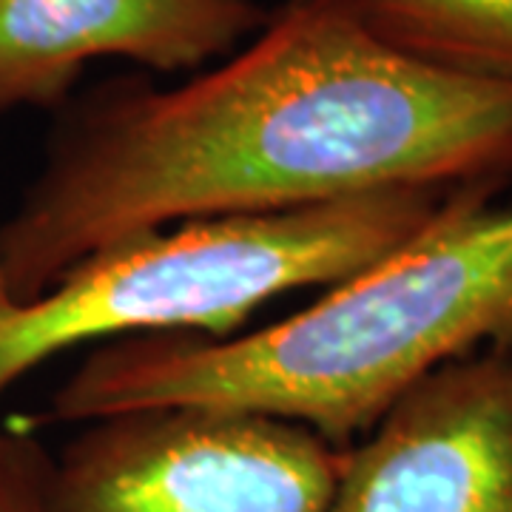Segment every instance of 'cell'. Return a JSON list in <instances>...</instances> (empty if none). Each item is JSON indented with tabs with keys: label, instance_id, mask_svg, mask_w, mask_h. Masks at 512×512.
I'll use <instances>...</instances> for the list:
<instances>
[{
	"label": "cell",
	"instance_id": "8",
	"mask_svg": "<svg viewBox=\"0 0 512 512\" xmlns=\"http://www.w3.org/2000/svg\"><path fill=\"white\" fill-rule=\"evenodd\" d=\"M49 453L29 427L0 424V512H40Z\"/></svg>",
	"mask_w": 512,
	"mask_h": 512
},
{
	"label": "cell",
	"instance_id": "2",
	"mask_svg": "<svg viewBox=\"0 0 512 512\" xmlns=\"http://www.w3.org/2000/svg\"><path fill=\"white\" fill-rule=\"evenodd\" d=\"M501 188H453L410 242L268 328L106 342L37 424L197 404L293 421L348 450L436 367L484 342L512 345V205L493 202Z\"/></svg>",
	"mask_w": 512,
	"mask_h": 512
},
{
	"label": "cell",
	"instance_id": "5",
	"mask_svg": "<svg viewBox=\"0 0 512 512\" xmlns=\"http://www.w3.org/2000/svg\"><path fill=\"white\" fill-rule=\"evenodd\" d=\"M328 512H512V345L404 390L345 450Z\"/></svg>",
	"mask_w": 512,
	"mask_h": 512
},
{
	"label": "cell",
	"instance_id": "7",
	"mask_svg": "<svg viewBox=\"0 0 512 512\" xmlns=\"http://www.w3.org/2000/svg\"><path fill=\"white\" fill-rule=\"evenodd\" d=\"M367 29L407 55L512 80V0H353Z\"/></svg>",
	"mask_w": 512,
	"mask_h": 512
},
{
	"label": "cell",
	"instance_id": "3",
	"mask_svg": "<svg viewBox=\"0 0 512 512\" xmlns=\"http://www.w3.org/2000/svg\"><path fill=\"white\" fill-rule=\"evenodd\" d=\"M450 191L384 188L282 214L180 222L83 256L32 299L9 296L0 279V396L86 342L234 336L276 296L333 288L402 248Z\"/></svg>",
	"mask_w": 512,
	"mask_h": 512
},
{
	"label": "cell",
	"instance_id": "4",
	"mask_svg": "<svg viewBox=\"0 0 512 512\" xmlns=\"http://www.w3.org/2000/svg\"><path fill=\"white\" fill-rule=\"evenodd\" d=\"M40 512H328L345 450L285 419L148 407L77 424Z\"/></svg>",
	"mask_w": 512,
	"mask_h": 512
},
{
	"label": "cell",
	"instance_id": "1",
	"mask_svg": "<svg viewBox=\"0 0 512 512\" xmlns=\"http://www.w3.org/2000/svg\"><path fill=\"white\" fill-rule=\"evenodd\" d=\"M510 177L512 80L407 55L353 0H288L217 69L177 89L117 80L66 111L0 222V279L32 299L83 256L180 222Z\"/></svg>",
	"mask_w": 512,
	"mask_h": 512
},
{
	"label": "cell",
	"instance_id": "6",
	"mask_svg": "<svg viewBox=\"0 0 512 512\" xmlns=\"http://www.w3.org/2000/svg\"><path fill=\"white\" fill-rule=\"evenodd\" d=\"M265 20L254 0H0V114L63 103L97 57L197 69Z\"/></svg>",
	"mask_w": 512,
	"mask_h": 512
}]
</instances>
